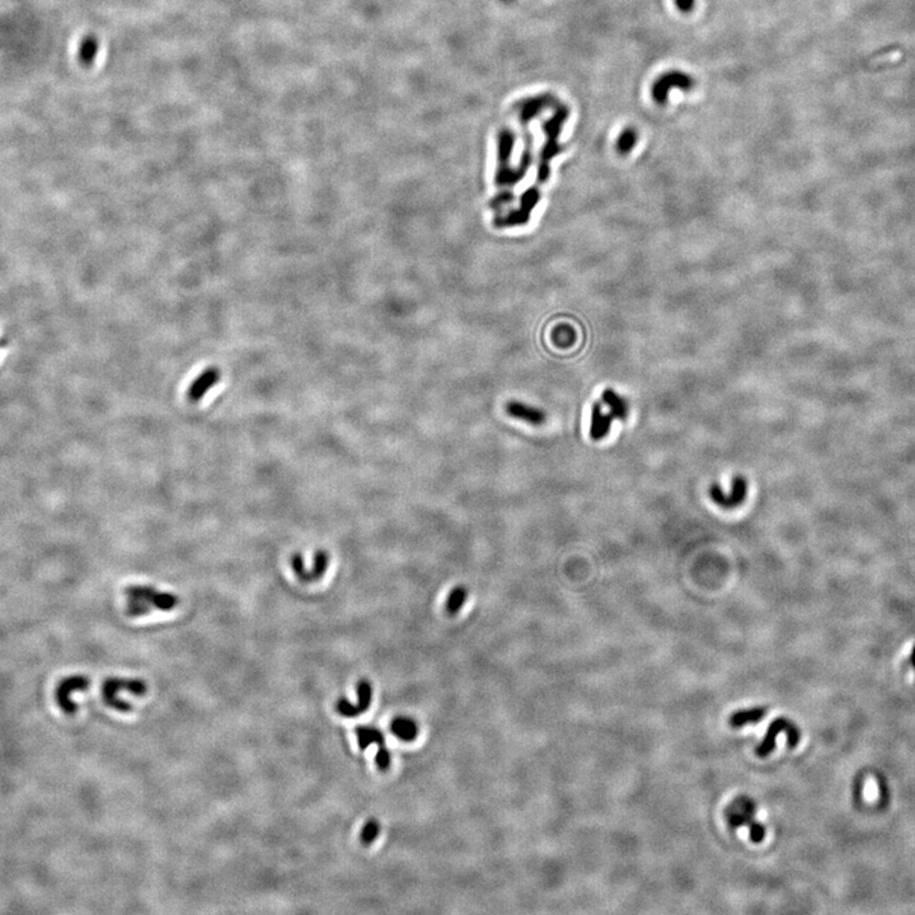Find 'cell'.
Masks as SVG:
<instances>
[{"instance_id":"1","label":"cell","mask_w":915,"mask_h":915,"mask_svg":"<svg viewBox=\"0 0 915 915\" xmlns=\"http://www.w3.org/2000/svg\"><path fill=\"white\" fill-rule=\"evenodd\" d=\"M514 143H515V139H514L512 132L505 130V132L500 134V136H498V168H497L495 181L496 185L501 186V187L514 186L518 182L521 181L527 173V169H528L530 162H532L530 153L527 151L523 157L519 168L512 169L509 163H510Z\"/></svg>"},{"instance_id":"2","label":"cell","mask_w":915,"mask_h":915,"mask_svg":"<svg viewBox=\"0 0 915 915\" xmlns=\"http://www.w3.org/2000/svg\"><path fill=\"white\" fill-rule=\"evenodd\" d=\"M755 811L757 808L754 801L748 797H739L726 808V817L731 828L748 826L751 841L760 843L766 838V826L755 819Z\"/></svg>"},{"instance_id":"3","label":"cell","mask_w":915,"mask_h":915,"mask_svg":"<svg viewBox=\"0 0 915 915\" xmlns=\"http://www.w3.org/2000/svg\"><path fill=\"white\" fill-rule=\"evenodd\" d=\"M120 691H127L134 695L143 697L147 693V684L140 679H123V677L106 679V682L102 685L103 701L111 708L126 713L132 711V704L117 697V693Z\"/></svg>"},{"instance_id":"4","label":"cell","mask_w":915,"mask_h":915,"mask_svg":"<svg viewBox=\"0 0 915 915\" xmlns=\"http://www.w3.org/2000/svg\"><path fill=\"white\" fill-rule=\"evenodd\" d=\"M787 734V742L790 748H796L800 742L801 733L799 727L792 721L784 717L775 718L769 725L767 734L755 749V754L759 758H767L768 755L775 749V740L781 733Z\"/></svg>"},{"instance_id":"5","label":"cell","mask_w":915,"mask_h":915,"mask_svg":"<svg viewBox=\"0 0 915 915\" xmlns=\"http://www.w3.org/2000/svg\"><path fill=\"white\" fill-rule=\"evenodd\" d=\"M566 117H567V111L563 108L561 112H558L552 121L548 123L545 126V132H547L548 139H547L545 147L543 148V151H542L540 165L538 168V182L539 183H545L549 178V172H551L549 162H551L553 157H556L561 151V149L557 144V138L561 134V126Z\"/></svg>"},{"instance_id":"6","label":"cell","mask_w":915,"mask_h":915,"mask_svg":"<svg viewBox=\"0 0 915 915\" xmlns=\"http://www.w3.org/2000/svg\"><path fill=\"white\" fill-rule=\"evenodd\" d=\"M540 200V192L536 187H530L520 196V207L510 213L496 218L495 225L498 228H512L525 225L530 220L533 210Z\"/></svg>"},{"instance_id":"7","label":"cell","mask_w":915,"mask_h":915,"mask_svg":"<svg viewBox=\"0 0 915 915\" xmlns=\"http://www.w3.org/2000/svg\"><path fill=\"white\" fill-rule=\"evenodd\" d=\"M126 598H136L148 602L153 609L162 611H171L180 604V598L172 593L159 591L156 587L148 585L126 586L124 590Z\"/></svg>"},{"instance_id":"8","label":"cell","mask_w":915,"mask_h":915,"mask_svg":"<svg viewBox=\"0 0 915 915\" xmlns=\"http://www.w3.org/2000/svg\"><path fill=\"white\" fill-rule=\"evenodd\" d=\"M709 497L713 503L718 505L722 509H735L739 505H742L745 501V497L748 494V483L746 479L744 477H735L733 483H731V492L726 495L722 491V488L718 485H712L709 487Z\"/></svg>"},{"instance_id":"9","label":"cell","mask_w":915,"mask_h":915,"mask_svg":"<svg viewBox=\"0 0 915 915\" xmlns=\"http://www.w3.org/2000/svg\"><path fill=\"white\" fill-rule=\"evenodd\" d=\"M90 685L91 682L87 676L73 675L63 679L56 688V700L60 708L63 709L66 715H74L76 704L72 701L70 695L75 691H85Z\"/></svg>"},{"instance_id":"10","label":"cell","mask_w":915,"mask_h":915,"mask_svg":"<svg viewBox=\"0 0 915 915\" xmlns=\"http://www.w3.org/2000/svg\"><path fill=\"white\" fill-rule=\"evenodd\" d=\"M693 87V81L680 72H669L666 74L660 76L658 82L653 84L652 87V96L656 99L658 103L664 105L668 98L669 91L673 88H682V90H691Z\"/></svg>"},{"instance_id":"11","label":"cell","mask_w":915,"mask_h":915,"mask_svg":"<svg viewBox=\"0 0 915 915\" xmlns=\"http://www.w3.org/2000/svg\"><path fill=\"white\" fill-rule=\"evenodd\" d=\"M371 698H372V688L370 683L368 680H361L357 684V703L353 704L345 698H341L337 702L336 708L338 713L344 717H356L369 709Z\"/></svg>"},{"instance_id":"12","label":"cell","mask_w":915,"mask_h":915,"mask_svg":"<svg viewBox=\"0 0 915 915\" xmlns=\"http://www.w3.org/2000/svg\"><path fill=\"white\" fill-rule=\"evenodd\" d=\"M220 378L222 372L216 366L207 368V370L202 371L198 378L191 383L190 388L187 390V399L191 403H198L207 396L210 389H213L220 381Z\"/></svg>"},{"instance_id":"13","label":"cell","mask_w":915,"mask_h":915,"mask_svg":"<svg viewBox=\"0 0 915 915\" xmlns=\"http://www.w3.org/2000/svg\"><path fill=\"white\" fill-rule=\"evenodd\" d=\"M505 411L509 416H512V419L524 421V422L534 425V426L543 425L545 420H547V416H545L543 410L536 408V407L530 406V404L523 403L519 401L507 402L505 404Z\"/></svg>"},{"instance_id":"14","label":"cell","mask_w":915,"mask_h":915,"mask_svg":"<svg viewBox=\"0 0 915 915\" xmlns=\"http://www.w3.org/2000/svg\"><path fill=\"white\" fill-rule=\"evenodd\" d=\"M616 420L611 412H604L602 411V403L596 402L591 408V425H590V437L595 441L602 440L604 437L609 434L611 429V423Z\"/></svg>"},{"instance_id":"15","label":"cell","mask_w":915,"mask_h":915,"mask_svg":"<svg viewBox=\"0 0 915 915\" xmlns=\"http://www.w3.org/2000/svg\"><path fill=\"white\" fill-rule=\"evenodd\" d=\"M766 716H767V708L766 707L742 709V711L735 712L734 715L728 719V724L731 727L740 728V727L751 725V724H758L759 721H761Z\"/></svg>"},{"instance_id":"16","label":"cell","mask_w":915,"mask_h":915,"mask_svg":"<svg viewBox=\"0 0 915 915\" xmlns=\"http://www.w3.org/2000/svg\"><path fill=\"white\" fill-rule=\"evenodd\" d=\"M390 727L392 733L403 742H413L419 735V726L412 718L399 716L393 719Z\"/></svg>"},{"instance_id":"17","label":"cell","mask_w":915,"mask_h":915,"mask_svg":"<svg viewBox=\"0 0 915 915\" xmlns=\"http://www.w3.org/2000/svg\"><path fill=\"white\" fill-rule=\"evenodd\" d=\"M602 404H605L609 408V412L613 413L616 420H626L627 414H628V404L614 390L607 389L602 393Z\"/></svg>"},{"instance_id":"18","label":"cell","mask_w":915,"mask_h":915,"mask_svg":"<svg viewBox=\"0 0 915 915\" xmlns=\"http://www.w3.org/2000/svg\"><path fill=\"white\" fill-rule=\"evenodd\" d=\"M355 733L357 735L359 748H360L361 750H365L366 748H369L372 744H375V745H378V746H383V745H384V735L381 734V731L378 730V728H375V727H370V726H359V727H356Z\"/></svg>"},{"instance_id":"19","label":"cell","mask_w":915,"mask_h":915,"mask_svg":"<svg viewBox=\"0 0 915 915\" xmlns=\"http://www.w3.org/2000/svg\"><path fill=\"white\" fill-rule=\"evenodd\" d=\"M98 50L99 42L97 37H94L92 34L85 36L79 43V49H78V56H79V61L82 63V65H93L94 60L98 55Z\"/></svg>"},{"instance_id":"20","label":"cell","mask_w":915,"mask_h":915,"mask_svg":"<svg viewBox=\"0 0 915 915\" xmlns=\"http://www.w3.org/2000/svg\"><path fill=\"white\" fill-rule=\"evenodd\" d=\"M468 598V589L464 585L454 586L453 590L450 594L448 595L445 602V611L448 616L453 617L456 616L461 610L463 605L467 602Z\"/></svg>"},{"instance_id":"21","label":"cell","mask_w":915,"mask_h":915,"mask_svg":"<svg viewBox=\"0 0 915 915\" xmlns=\"http://www.w3.org/2000/svg\"><path fill=\"white\" fill-rule=\"evenodd\" d=\"M330 553L324 549H318L314 553L313 567L311 569V578L312 582L319 581L322 578L326 575L328 566H330Z\"/></svg>"},{"instance_id":"22","label":"cell","mask_w":915,"mask_h":915,"mask_svg":"<svg viewBox=\"0 0 915 915\" xmlns=\"http://www.w3.org/2000/svg\"><path fill=\"white\" fill-rule=\"evenodd\" d=\"M290 563H291V569L294 571L295 576H297V580H299L300 582H312L311 571L306 569L304 558H303V554H302V553H294V554L291 556Z\"/></svg>"},{"instance_id":"23","label":"cell","mask_w":915,"mask_h":915,"mask_svg":"<svg viewBox=\"0 0 915 915\" xmlns=\"http://www.w3.org/2000/svg\"><path fill=\"white\" fill-rule=\"evenodd\" d=\"M127 604H126V614L129 617H143L148 616L151 613L153 608L149 605L148 602L136 599V598H126Z\"/></svg>"},{"instance_id":"24","label":"cell","mask_w":915,"mask_h":915,"mask_svg":"<svg viewBox=\"0 0 915 915\" xmlns=\"http://www.w3.org/2000/svg\"><path fill=\"white\" fill-rule=\"evenodd\" d=\"M635 141H637V135H635V130L633 129H626L619 136L617 148L622 154H627L628 151H631L633 149Z\"/></svg>"},{"instance_id":"25","label":"cell","mask_w":915,"mask_h":915,"mask_svg":"<svg viewBox=\"0 0 915 915\" xmlns=\"http://www.w3.org/2000/svg\"><path fill=\"white\" fill-rule=\"evenodd\" d=\"M379 832V823L374 819H370L369 821H366V824L364 825L363 830H361V841L365 845H370L371 843L378 838Z\"/></svg>"},{"instance_id":"26","label":"cell","mask_w":915,"mask_h":915,"mask_svg":"<svg viewBox=\"0 0 915 915\" xmlns=\"http://www.w3.org/2000/svg\"><path fill=\"white\" fill-rule=\"evenodd\" d=\"M375 763L380 770H387L390 767V753L387 748H384V745L379 746V750L375 755Z\"/></svg>"},{"instance_id":"27","label":"cell","mask_w":915,"mask_h":915,"mask_svg":"<svg viewBox=\"0 0 915 915\" xmlns=\"http://www.w3.org/2000/svg\"><path fill=\"white\" fill-rule=\"evenodd\" d=\"M512 198H514V195H512V192H503V193H498V195L491 201V207H495V209H500V207H503V205H506V204H510L512 201Z\"/></svg>"},{"instance_id":"28","label":"cell","mask_w":915,"mask_h":915,"mask_svg":"<svg viewBox=\"0 0 915 915\" xmlns=\"http://www.w3.org/2000/svg\"><path fill=\"white\" fill-rule=\"evenodd\" d=\"M676 7L682 12L688 13L694 8V0H675Z\"/></svg>"},{"instance_id":"29","label":"cell","mask_w":915,"mask_h":915,"mask_svg":"<svg viewBox=\"0 0 915 915\" xmlns=\"http://www.w3.org/2000/svg\"><path fill=\"white\" fill-rule=\"evenodd\" d=\"M910 664L915 670V646L913 647V652H912V656H910Z\"/></svg>"}]
</instances>
